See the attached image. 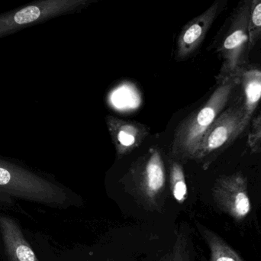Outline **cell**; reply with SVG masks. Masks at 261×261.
I'll use <instances>...</instances> for the list:
<instances>
[{"mask_svg": "<svg viewBox=\"0 0 261 261\" xmlns=\"http://www.w3.org/2000/svg\"><path fill=\"white\" fill-rule=\"evenodd\" d=\"M238 86L239 76L218 81L205 103L179 124L170 147L173 159L184 163L193 161L204 135L228 107Z\"/></svg>", "mask_w": 261, "mask_h": 261, "instance_id": "cell-1", "label": "cell"}, {"mask_svg": "<svg viewBox=\"0 0 261 261\" xmlns=\"http://www.w3.org/2000/svg\"><path fill=\"white\" fill-rule=\"evenodd\" d=\"M250 3L251 0H239L213 40V47L222 59V67L216 77L217 82L238 77L248 64Z\"/></svg>", "mask_w": 261, "mask_h": 261, "instance_id": "cell-2", "label": "cell"}, {"mask_svg": "<svg viewBox=\"0 0 261 261\" xmlns=\"http://www.w3.org/2000/svg\"><path fill=\"white\" fill-rule=\"evenodd\" d=\"M102 0H33L0 13V38L35 24L77 13Z\"/></svg>", "mask_w": 261, "mask_h": 261, "instance_id": "cell-3", "label": "cell"}, {"mask_svg": "<svg viewBox=\"0 0 261 261\" xmlns=\"http://www.w3.org/2000/svg\"><path fill=\"white\" fill-rule=\"evenodd\" d=\"M239 98L226 107L204 135L193 161L204 170L230 147L248 128Z\"/></svg>", "mask_w": 261, "mask_h": 261, "instance_id": "cell-4", "label": "cell"}, {"mask_svg": "<svg viewBox=\"0 0 261 261\" xmlns=\"http://www.w3.org/2000/svg\"><path fill=\"white\" fill-rule=\"evenodd\" d=\"M0 187L12 194L43 203L62 205L67 199L61 187L2 161Z\"/></svg>", "mask_w": 261, "mask_h": 261, "instance_id": "cell-5", "label": "cell"}, {"mask_svg": "<svg viewBox=\"0 0 261 261\" xmlns=\"http://www.w3.org/2000/svg\"><path fill=\"white\" fill-rule=\"evenodd\" d=\"M130 178L138 194L147 203L155 205L165 192V166L161 150L151 147L130 170Z\"/></svg>", "mask_w": 261, "mask_h": 261, "instance_id": "cell-6", "label": "cell"}, {"mask_svg": "<svg viewBox=\"0 0 261 261\" xmlns=\"http://www.w3.org/2000/svg\"><path fill=\"white\" fill-rule=\"evenodd\" d=\"M230 0H215L202 14L184 24L178 34L175 59L184 61L198 51L216 20L228 7Z\"/></svg>", "mask_w": 261, "mask_h": 261, "instance_id": "cell-7", "label": "cell"}, {"mask_svg": "<svg viewBox=\"0 0 261 261\" xmlns=\"http://www.w3.org/2000/svg\"><path fill=\"white\" fill-rule=\"evenodd\" d=\"M213 195L219 208L234 220H242L251 212L248 181L242 173L218 179L213 187Z\"/></svg>", "mask_w": 261, "mask_h": 261, "instance_id": "cell-8", "label": "cell"}, {"mask_svg": "<svg viewBox=\"0 0 261 261\" xmlns=\"http://www.w3.org/2000/svg\"><path fill=\"white\" fill-rule=\"evenodd\" d=\"M106 122L119 158L138 148L149 135L148 128L138 122L111 116L106 118Z\"/></svg>", "mask_w": 261, "mask_h": 261, "instance_id": "cell-9", "label": "cell"}, {"mask_svg": "<svg viewBox=\"0 0 261 261\" xmlns=\"http://www.w3.org/2000/svg\"><path fill=\"white\" fill-rule=\"evenodd\" d=\"M239 98L245 116L249 125L254 112L261 99V67L247 64L239 75Z\"/></svg>", "mask_w": 261, "mask_h": 261, "instance_id": "cell-10", "label": "cell"}, {"mask_svg": "<svg viewBox=\"0 0 261 261\" xmlns=\"http://www.w3.org/2000/svg\"><path fill=\"white\" fill-rule=\"evenodd\" d=\"M0 231L11 261H38L18 224L7 216L0 217Z\"/></svg>", "mask_w": 261, "mask_h": 261, "instance_id": "cell-11", "label": "cell"}, {"mask_svg": "<svg viewBox=\"0 0 261 261\" xmlns=\"http://www.w3.org/2000/svg\"><path fill=\"white\" fill-rule=\"evenodd\" d=\"M202 233L210 247L211 261H245L216 233L207 228H202Z\"/></svg>", "mask_w": 261, "mask_h": 261, "instance_id": "cell-12", "label": "cell"}, {"mask_svg": "<svg viewBox=\"0 0 261 261\" xmlns=\"http://www.w3.org/2000/svg\"><path fill=\"white\" fill-rule=\"evenodd\" d=\"M170 188L173 198L179 203H184L187 198L188 190L182 165L173 161L170 165Z\"/></svg>", "mask_w": 261, "mask_h": 261, "instance_id": "cell-13", "label": "cell"}, {"mask_svg": "<svg viewBox=\"0 0 261 261\" xmlns=\"http://www.w3.org/2000/svg\"><path fill=\"white\" fill-rule=\"evenodd\" d=\"M250 52L261 41V0H251L248 19Z\"/></svg>", "mask_w": 261, "mask_h": 261, "instance_id": "cell-14", "label": "cell"}, {"mask_svg": "<svg viewBox=\"0 0 261 261\" xmlns=\"http://www.w3.org/2000/svg\"><path fill=\"white\" fill-rule=\"evenodd\" d=\"M248 143L253 153H261V113L253 121L248 134Z\"/></svg>", "mask_w": 261, "mask_h": 261, "instance_id": "cell-15", "label": "cell"}]
</instances>
